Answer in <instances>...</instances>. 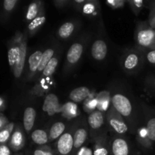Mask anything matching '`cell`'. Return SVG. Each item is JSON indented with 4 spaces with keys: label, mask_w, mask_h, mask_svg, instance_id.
Masks as SVG:
<instances>
[{
    "label": "cell",
    "mask_w": 155,
    "mask_h": 155,
    "mask_svg": "<svg viewBox=\"0 0 155 155\" xmlns=\"http://www.w3.org/2000/svg\"><path fill=\"white\" fill-rule=\"evenodd\" d=\"M108 151L102 143H97L95 146L93 155H107Z\"/></svg>",
    "instance_id": "d6a6232c"
},
{
    "label": "cell",
    "mask_w": 155,
    "mask_h": 155,
    "mask_svg": "<svg viewBox=\"0 0 155 155\" xmlns=\"http://www.w3.org/2000/svg\"><path fill=\"white\" fill-rule=\"evenodd\" d=\"M58 60L57 58L53 57L42 71V76L44 77H49L53 75L58 67Z\"/></svg>",
    "instance_id": "83f0119b"
},
{
    "label": "cell",
    "mask_w": 155,
    "mask_h": 155,
    "mask_svg": "<svg viewBox=\"0 0 155 155\" xmlns=\"http://www.w3.org/2000/svg\"><path fill=\"white\" fill-rule=\"evenodd\" d=\"M148 23H149L150 27L155 30V11H151Z\"/></svg>",
    "instance_id": "60d3db41"
},
{
    "label": "cell",
    "mask_w": 155,
    "mask_h": 155,
    "mask_svg": "<svg viewBox=\"0 0 155 155\" xmlns=\"http://www.w3.org/2000/svg\"><path fill=\"white\" fill-rule=\"evenodd\" d=\"M42 53L39 50L34 51L31 55L29 57L28 59V65H29V70H30V73L32 74H35L37 72L38 68H39V64H40L41 58H42Z\"/></svg>",
    "instance_id": "ac0fdd59"
},
{
    "label": "cell",
    "mask_w": 155,
    "mask_h": 155,
    "mask_svg": "<svg viewBox=\"0 0 155 155\" xmlns=\"http://www.w3.org/2000/svg\"><path fill=\"white\" fill-rule=\"evenodd\" d=\"M0 155H12L10 147L7 144L0 145Z\"/></svg>",
    "instance_id": "d590c367"
},
{
    "label": "cell",
    "mask_w": 155,
    "mask_h": 155,
    "mask_svg": "<svg viewBox=\"0 0 155 155\" xmlns=\"http://www.w3.org/2000/svg\"><path fill=\"white\" fill-rule=\"evenodd\" d=\"M83 52V46L79 42L73 44L67 54V60L71 64H74L80 61Z\"/></svg>",
    "instance_id": "30bf717a"
},
{
    "label": "cell",
    "mask_w": 155,
    "mask_h": 155,
    "mask_svg": "<svg viewBox=\"0 0 155 155\" xmlns=\"http://www.w3.org/2000/svg\"><path fill=\"white\" fill-rule=\"evenodd\" d=\"M77 155H93V152L90 148L84 146L79 149Z\"/></svg>",
    "instance_id": "8d00e7d4"
},
{
    "label": "cell",
    "mask_w": 155,
    "mask_h": 155,
    "mask_svg": "<svg viewBox=\"0 0 155 155\" xmlns=\"http://www.w3.org/2000/svg\"><path fill=\"white\" fill-rule=\"evenodd\" d=\"M97 110L103 112L110 108L111 102V97L107 91H101L96 95Z\"/></svg>",
    "instance_id": "7c38bea8"
},
{
    "label": "cell",
    "mask_w": 155,
    "mask_h": 155,
    "mask_svg": "<svg viewBox=\"0 0 155 155\" xmlns=\"http://www.w3.org/2000/svg\"><path fill=\"white\" fill-rule=\"evenodd\" d=\"M83 108L87 113H92L95 111V109H97V99L96 97H89L85 100Z\"/></svg>",
    "instance_id": "f1b7e54d"
},
{
    "label": "cell",
    "mask_w": 155,
    "mask_h": 155,
    "mask_svg": "<svg viewBox=\"0 0 155 155\" xmlns=\"http://www.w3.org/2000/svg\"><path fill=\"white\" fill-rule=\"evenodd\" d=\"M45 20H46V18H45V15H44V14H42L40 12L39 15H38L35 19H33V21H31L30 22L28 27H27L28 31L31 33L37 31V30L45 24Z\"/></svg>",
    "instance_id": "44dd1931"
},
{
    "label": "cell",
    "mask_w": 155,
    "mask_h": 155,
    "mask_svg": "<svg viewBox=\"0 0 155 155\" xmlns=\"http://www.w3.org/2000/svg\"><path fill=\"white\" fill-rule=\"evenodd\" d=\"M39 2H33L30 3L27 8V14H26V19L27 21H31L36 18L39 15Z\"/></svg>",
    "instance_id": "cb8c5ba5"
},
{
    "label": "cell",
    "mask_w": 155,
    "mask_h": 155,
    "mask_svg": "<svg viewBox=\"0 0 155 155\" xmlns=\"http://www.w3.org/2000/svg\"><path fill=\"white\" fill-rule=\"evenodd\" d=\"M87 131L84 128H79L75 131L74 135V148L80 149L87 139Z\"/></svg>",
    "instance_id": "d6986e66"
},
{
    "label": "cell",
    "mask_w": 155,
    "mask_h": 155,
    "mask_svg": "<svg viewBox=\"0 0 155 155\" xmlns=\"http://www.w3.org/2000/svg\"><path fill=\"white\" fill-rule=\"evenodd\" d=\"M1 115H2V114H1V113H0V116H1Z\"/></svg>",
    "instance_id": "f6af8a7d"
},
{
    "label": "cell",
    "mask_w": 155,
    "mask_h": 155,
    "mask_svg": "<svg viewBox=\"0 0 155 155\" xmlns=\"http://www.w3.org/2000/svg\"><path fill=\"white\" fill-rule=\"evenodd\" d=\"M106 3L110 7H111L112 8L117 9L119 8L124 7V4L126 3V1H124V0H112V1L109 0V1L106 2Z\"/></svg>",
    "instance_id": "e575fe53"
},
{
    "label": "cell",
    "mask_w": 155,
    "mask_h": 155,
    "mask_svg": "<svg viewBox=\"0 0 155 155\" xmlns=\"http://www.w3.org/2000/svg\"><path fill=\"white\" fill-rule=\"evenodd\" d=\"M137 44L145 49H155V30L149 26L139 29L136 34Z\"/></svg>",
    "instance_id": "6da1fadb"
},
{
    "label": "cell",
    "mask_w": 155,
    "mask_h": 155,
    "mask_svg": "<svg viewBox=\"0 0 155 155\" xmlns=\"http://www.w3.org/2000/svg\"><path fill=\"white\" fill-rule=\"evenodd\" d=\"M147 60L152 64H155V49L150 50L147 54Z\"/></svg>",
    "instance_id": "74e56055"
},
{
    "label": "cell",
    "mask_w": 155,
    "mask_h": 155,
    "mask_svg": "<svg viewBox=\"0 0 155 155\" xmlns=\"http://www.w3.org/2000/svg\"><path fill=\"white\" fill-rule=\"evenodd\" d=\"M58 152L62 155H68L74 148V136L71 133H64L57 143Z\"/></svg>",
    "instance_id": "8992f818"
},
{
    "label": "cell",
    "mask_w": 155,
    "mask_h": 155,
    "mask_svg": "<svg viewBox=\"0 0 155 155\" xmlns=\"http://www.w3.org/2000/svg\"><path fill=\"white\" fill-rule=\"evenodd\" d=\"M32 140L37 145H42L48 142V137L46 132L42 130H36L31 134Z\"/></svg>",
    "instance_id": "7402d4cb"
},
{
    "label": "cell",
    "mask_w": 155,
    "mask_h": 155,
    "mask_svg": "<svg viewBox=\"0 0 155 155\" xmlns=\"http://www.w3.org/2000/svg\"><path fill=\"white\" fill-rule=\"evenodd\" d=\"M9 124L8 118L4 114L0 116V131Z\"/></svg>",
    "instance_id": "ab89813d"
},
{
    "label": "cell",
    "mask_w": 155,
    "mask_h": 155,
    "mask_svg": "<svg viewBox=\"0 0 155 155\" xmlns=\"http://www.w3.org/2000/svg\"><path fill=\"white\" fill-rule=\"evenodd\" d=\"M95 11H96V6H95V2H86V4L84 5L83 8V13L88 15H93Z\"/></svg>",
    "instance_id": "1f68e13d"
},
{
    "label": "cell",
    "mask_w": 155,
    "mask_h": 155,
    "mask_svg": "<svg viewBox=\"0 0 155 155\" xmlns=\"http://www.w3.org/2000/svg\"><path fill=\"white\" fill-rule=\"evenodd\" d=\"M112 106L120 115L124 117L130 116L133 110L132 104L129 98L122 94H115L111 97Z\"/></svg>",
    "instance_id": "3957f363"
},
{
    "label": "cell",
    "mask_w": 155,
    "mask_h": 155,
    "mask_svg": "<svg viewBox=\"0 0 155 155\" xmlns=\"http://www.w3.org/2000/svg\"><path fill=\"white\" fill-rule=\"evenodd\" d=\"M154 86H155V79H154Z\"/></svg>",
    "instance_id": "ee69618b"
},
{
    "label": "cell",
    "mask_w": 155,
    "mask_h": 155,
    "mask_svg": "<svg viewBox=\"0 0 155 155\" xmlns=\"http://www.w3.org/2000/svg\"><path fill=\"white\" fill-rule=\"evenodd\" d=\"M26 56H27V41L25 39H23L22 42L20 44V56L17 62L16 66L13 69V74L15 78L18 79L21 77L23 73L24 64H25Z\"/></svg>",
    "instance_id": "ba28073f"
},
{
    "label": "cell",
    "mask_w": 155,
    "mask_h": 155,
    "mask_svg": "<svg viewBox=\"0 0 155 155\" xmlns=\"http://www.w3.org/2000/svg\"><path fill=\"white\" fill-rule=\"evenodd\" d=\"M42 109L50 116L58 113H61L62 105L59 103L58 98L54 94H48L45 98Z\"/></svg>",
    "instance_id": "277c9868"
},
{
    "label": "cell",
    "mask_w": 155,
    "mask_h": 155,
    "mask_svg": "<svg viewBox=\"0 0 155 155\" xmlns=\"http://www.w3.org/2000/svg\"><path fill=\"white\" fill-rule=\"evenodd\" d=\"M88 123H89V127L92 130H96L101 128L104 124V115L102 112L96 110L92 113L89 114Z\"/></svg>",
    "instance_id": "9a60e30c"
},
{
    "label": "cell",
    "mask_w": 155,
    "mask_h": 155,
    "mask_svg": "<svg viewBox=\"0 0 155 155\" xmlns=\"http://www.w3.org/2000/svg\"><path fill=\"white\" fill-rule=\"evenodd\" d=\"M65 128V124L62 122H56L51 126L49 131V136L48 139L51 141L55 140V139L60 138L64 134Z\"/></svg>",
    "instance_id": "ffe728a7"
},
{
    "label": "cell",
    "mask_w": 155,
    "mask_h": 155,
    "mask_svg": "<svg viewBox=\"0 0 155 155\" xmlns=\"http://www.w3.org/2000/svg\"><path fill=\"white\" fill-rule=\"evenodd\" d=\"M54 54V51L52 48H48V49L45 50V51H43L37 72H42V71H43V70L45 69V67L47 66L48 62H49L51 60V58H53Z\"/></svg>",
    "instance_id": "484cf974"
},
{
    "label": "cell",
    "mask_w": 155,
    "mask_h": 155,
    "mask_svg": "<svg viewBox=\"0 0 155 155\" xmlns=\"http://www.w3.org/2000/svg\"><path fill=\"white\" fill-rule=\"evenodd\" d=\"M22 38L19 36H15L14 42L10 44L8 51V61L9 66L11 69L13 71L15 67L16 66L17 62L20 56V44L22 42Z\"/></svg>",
    "instance_id": "5b68a950"
},
{
    "label": "cell",
    "mask_w": 155,
    "mask_h": 155,
    "mask_svg": "<svg viewBox=\"0 0 155 155\" xmlns=\"http://www.w3.org/2000/svg\"><path fill=\"white\" fill-rule=\"evenodd\" d=\"M16 155H21V154H16Z\"/></svg>",
    "instance_id": "bcb514c9"
},
{
    "label": "cell",
    "mask_w": 155,
    "mask_h": 155,
    "mask_svg": "<svg viewBox=\"0 0 155 155\" xmlns=\"http://www.w3.org/2000/svg\"><path fill=\"white\" fill-rule=\"evenodd\" d=\"M91 53L95 60H104L107 53V46L105 42L101 39H98V40L95 41L92 46Z\"/></svg>",
    "instance_id": "9c48e42d"
},
{
    "label": "cell",
    "mask_w": 155,
    "mask_h": 155,
    "mask_svg": "<svg viewBox=\"0 0 155 155\" xmlns=\"http://www.w3.org/2000/svg\"><path fill=\"white\" fill-rule=\"evenodd\" d=\"M75 2L77 4H82V3H86V2L85 0H76Z\"/></svg>",
    "instance_id": "7bdbcfd3"
},
{
    "label": "cell",
    "mask_w": 155,
    "mask_h": 155,
    "mask_svg": "<svg viewBox=\"0 0 155 155\" xmlns=\"http://www.w3.org/2000/svg\"><path fill=\"white\" fill-rule=\"evenodd\" d=\"M112 153L114 155H128L129 145L127 141L122 138H117L112 142Z\"/></svg>",
    "instance_id": "4fadbf2b"
},
{
    "label": "cell",
    "mask_w": 155,
    "mask_h": 155,
    "mask_svg": "<svg viewBox=\"0 0 155 155\" xmlns=\"http://www.w3.org/2000/svg\"><path fill=\"white\" fill-rule=\"evenodd\" d=\"M33 155H53L50 150H45L43 148L36 149L33 153Z\"/></svg>",
    "instance_id": "f35d334b"
},
{
    "label": "cell",
    "mask_w": 155,
    "mask_h": 155,
    "mask_svg": "<svg viewBox=\"0 0 155 155\" xmlns=\"http://www.w3.org/2000/svg\"><path fill=\"white\" fill-rule=\"evenodd\" d=\"M90 95V90L86 86H80L76 88L70 93V98L74 103H80L89 98Z\"/></svg>",
    "instance_id": "8fae6325"
},
{
    "label": "cell",
    "mask_w": 155,
    "mask_h": 155,
    "mask_svg": "<svg viewBox=\"0 0 155 155\" xmlns=\"http://www.w3.org/2000/svg\"><path fill=\"white\" fill-rule=\"evenodd\" d=\"M74 30V24L72 22H66L58 29V36L62 39H67L72 35Z\"/></svg>",
    "instance_id": "4316f807"
},
{
    "label": "cell",
    "mask_w": 155,
    "mask_h": 155,
    "mask_svg": "<svg viewBox=\"0 0 155 155\" xmlns=\"http://www.w3.org/2000/svg\"><path fill=\"white\" fill-rule=\"evenodd\" d=\"M36 112L33 107H27L24 114V127L27 133H30L34 126Z\"/></svg>",
    "instance_id": "5bb4252c"
},
{
    "label": "cell",
    "mask_w": 155,
    "mask_h": 155,
    "mask_svg": "<svg viewBox=\"0 0 155 155\" xmlns=\"http://www.w3.org/2000/svg\"><path fill=\"white\" fill-rule=\"evenodd\" d=\"M122 117L113 106H110L107 113V119L112 129L118 134H124L128 131V127Z\"/></svg>",
    "instance_id": "7a4b0ae2"
},
{
    "label": "cell",
    "mask_w": 155,
    "mask_h": 155,
    "mask_svg": "<svg viewBox=\"0 0 155 155\" xmlns=\"http://www.w3.org/2000/svg\"><path fill=\"white\" fill-rule=\"evenodd\" d=\"M25 145V137L22 130L20 127H15L9 140V145L11 149L14 151H18L22 149Z\"/></svg>",
    "instance_id": "52a82bcc"
},
{
    "label": "cell",
    "mask_w": 155,
    "mask_h": 155,
    "mask_svg": "<svg viewBox=\"0 0 155 155\" xmlns=\"http://www.w3.org/2000/svg\"><path fill=\"white\" fill-rule=\"evenodd\" d=\"M5 109V101L2 97L0 96V111H2Z\"/></svg>",
    "instance_id": "b9f144b4"
},
{
    "label": "cell",
    "mask_w": 155,
    "mask_h": 155,
    "mask_svg": "<svg viewBox=\"0 0 155 155\" xmlns=\"http://www.w3.org/2000/svg\"><path fill=\"white\" fill-rule=\"evenodd\" d=\"M14 128H15V124L13 123H9L0 131V145L6 144L9 142L11 136L14 132Z\"/></svg>",
    "instance_id": "603a6c76"
},
{
    "label": "cell",
    "mask_w": 155,
    "mask_h": 155,
    "mask_svg": "<svg viewBox=\"0 0 155 155\" xmlns=\"http://www.w3.org/2000/svg\"><path fill=\"white\" fill-rule=\"evenodd\" d=\"M129 3L131 5V8L133 10L136 12H139L141 9L142 8L144 5V2L142 0H133V1H130Z\"/></svg>",
    "instance_id": "836d02e7"
},
{
    "label": "cell",
    "mask_w": 155,
    "mask_h": 155,
    "mask_svg": "<svg viewBox=\"0 0 155 155\" xmlns=\"http://www.w3.org/2000/svg\"><path fill=\"white\" fill-rule=\"evenodd\" d=\"M141 58L137 53H130L126 57L124 62V66L127 71H132L138 68L140 63Z\"/></svg>",
    "instance_id": "2e32d148"
},
{
    "label": "cell",
    "mask_w": 155,
    "mask_h": 155,
    "mask_svg": "<svg viewBox=\"0 0 155 155\" xmlns=\"http://www.w3.org/2000/svg\"><path fill=\"white\" fill-rule=\"evenodd\" d=\"M137 139L138 141L142 144L143 146L146 148H151L152 145V142L149 139L148 137V132H147L146 127H142L140 129H139L137 133Z\"/></svg>",
    "instance_id": "d4e9b609"
},
{
    "label": "cell",
    "mask_w": 155,
    "mask_h": 155,
    "mask_svg": "<svg viewBox=\"0 0 155 155\" xmlns=\"http://www.w3.org/2000/svg\"><path fill=\"white\" fill-rule=\"evenodd\" d=\"M18 0H5L3 2V10L5 13H11L16 6Z\"/></svg>",
    "instance_id": "4dcf8cb0"
},
{
    "label": "cell",
    "mask_w": 155,
    "mask_h": 155,
    "mask_svg": "<svg viewBox=\"0 0 155 155\" xmlns=\"http://www.w3.org/2000/svg\"><path fill=\"white\" fill-rule=\"evenodd\" d=\"M78 107L76 103L68 102L62 105L61 114L67 119H73L78 115Z\"/></svg>",
    "instance_id": "e0dca14e"
},
{
    "label": "cell",
    "mask_w": 155,
    "mask_h": 155,
    "mask_svg": "<svg viewBox=\"0 0 155 155\" xmlns=\"http://www.w3.org/2000/svg\"><path fill=\"white\" fill-rule=\"evenodd\" d=\"M147 132L151 142H155V117L150 118L147 123Z\"/></svg>",
    "instance_id": "f546056e"
}]
</instances>
